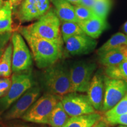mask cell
<instances>
[{"label":"cell","mask_w":127,"mask_h":127,"mask_svg":"<svg viewBox=\"0 0 127 127\" xmlns=\"http://www.w3.org/2000/svg\"><path fill=\"white\" fill-rule=\"evenodd\" d=\"M19 32L27 42L38 68L50 67L63 56V42L38 37L31 34L26 27L20 28Z\"/></svg>","instance_id":"1"},{"label":"cell","mask_w":127,"mask_h":127,"mask_svg":"<svg viewBox=\"0 0 127 127\" xmlns=\"http://www.w3.org/2000/svg\"><path fill=\"white\" fill-rule=\"evenodd\" d=\"M41 82L48 93L62 96L72 92L69 69L63 64L55 63L47 68L41 75Z\"/></svg>","instance_id":"2"},{"label":"cell","mask_w":127,"mask_h":127,"mask_svg":"<svg viewBox=\"0 0 127 127\" xmlns=\"http://www.w3.org/2000/svg\"><path fill=\"white\" fill-rule=\"evenodd\" d=\"M26 28L31 34L38 37L63 42L60 20L53 9L50 8L36 22Z\"/></svg>","instance_id":"3"},{"label":"cell","mask_w":127,"mask_h":127,"mask_svg":"<svg viewBox=\"0 0 127 127\" xmlns=\"http://www.w3.org/2000/svg\"><path fill=\"white\" fill-rule=\"evenodd\" d=\"M11 79V85L8 92L0 99V113L1 114L7 111L25 92L35 85L31 69L13 73Z\"/></svg>","instance_id":"4"},{"label":"cell","mask_w":127,"mask_h":127,"mask_svg":"<svg viewBox=\"0 0 127 127\" xmlns=\"http://www.w3.org/2000/svg\"><path fill=\"white\" fill-rule=\"evenodd\" d=\"M62 96L47 93L39 98L21 117L27 122L48 124L51 112Z\"/></svg>","instance_id":"5"},{"label":"cell","mask_w":127,"mask_h":127,"mask_svg":"<svg viewBox=\"0 0 127 127\" xmlns=\"http://www.w3.org/2000/svg\"><path fill=\"white\" fill-rule=\"evenodd\" d=\"M96 64L93 62H76L70 69V78L72 92L87 93L91 83Z\"/></svg>","instance_id":"6"},{"label":"cell","mask_w":127,"mask_h":127,"mask_svg":"<svg viewBox=\"0 0 127 127\" xmlns=\"http://www.w3.org/2000/svg\"><path fill=\"white\" fill-rule=\"evenodd\" d=\"M11 39L12 45V72H20L31 69L32 59L23 36L18 32H14Z\"/></svg>","instance_id":"7"},{"label":"cell","mask_w":127,"mask_h":127,"mask_svg":"<svg viewBox=\"0 0 127 127\" xmlns=\"http://www.w3.org/2000/svg\"><path fill=\"white\" fill-rule=\"evenodd\" d=\"M61 102L65 111L70 117L96 112L87 95L72 92L62 96Z\"/></svg>","instance_id":"8"},{"label":"cell","mask_w":127,"mask_h":127,"mask_svg":"<svg viewBox=\"0 0 127 127\" xmlns=\"http://www.w3.org/2000/svg\"><path fill=\"white\" fill-rule=\"evenodd\" d=\"M40 93V87L36 85L27 90L6 111L3 116L4 120L10 121L21 118L32 105L38 99Z\"/></svg>","instance_id":"9"},{"label":"cell","mask_w":127,"mask_h":127,"mask_svg":"<svg viewBox=\"0 0 127 127\" xmlns=\"http://www.w3.org/2000/svg\"><path fill=\"white\" fill-rule=\"evenodd\" d=\"M127 94V81L105 77V96L102 112L114 108Z\"/></svg>","instance_id":"10"},{"label":"cell","mask_w":127,"mask_h":127,"mask_svg":"<svg viewBox=\"0 0 127 127\" xmlns=\"http://www.w3.org/2000/svg\"><path fill=\"white\" fill-rule=\"evenodd\" d=\"M49 0H22L18 17L21 22L39 19L50 9Z\"/></svg>","instance_id":"11"},{"label":"cell","mask_w":127,"mask_h":127,"mask_svg":"<svg viewBox=\"0 0 127 127\" xmlns=\"http://www.w3.org/2000/svg\"><path fill=\"white\" fill-rule=\"evenodd\" d=\"M64 42L66 51L71 55L88 54L95 50L97 45L95 39L85 34L71 36Z\"/></svg>","instance_id":"12"},{"label":"cell","mask_w":127,"mask_h":127,"mask_svg":"<svg viewBox=\"0 0 127 127\" xmlns=\"http://www.w3.org/2000/svg\"><path fill=\"white\" fill-rule=\"evenodd\" d=\"M105 77L100 71L93 76L87 91V95L96 111H102L105 96Z\"/></svg>","instance_id":"13"},{"label":"cell","mask_w":127,"mask_h":127,"mask_svg":"<svg viewBox=\"0 0 127 127\" xmlns=\"http://www.w3.org/2000/svg\"><path fill=\"white\" fill-rule=\"evenodd\" d=\"M78 24L85 34L94 39L98 38L108 27L106 20L95 15L88 20L79 22Z\"/></svg>","instance_id":"14"},{"label":"cell","mask_w":127,"mask_h":127,"mask_svg":"<svg viewBox=\"0 0 127 127\" xmlns=\"http://www.w3.org/2000/svg\"><path fill=\"white\" fill-rule=\"evenodd\" d=\"M98 56L100 63L106 67L117 65L127 60V45L112 49Z\"/></svg>","instance_id":"15"},{"label":"cell","mask_w":127,"mask_h":127,"mask_svg":"<svg viewBox=\"0 0 127 127\" xmlns=\"http://www.w3.org/2000/svg\"><path fill=\"white\" fill-rule=\"evenodd\" d=\"M55 7V13L62 21H71L78 23L74 5L67 0H51Z\"/></svg>","instance_id":"16"},{"label":"cell","mask_w":127,"mask_h":127,"mask_svg":"<svg viewBox=\"0 0 127 127\" xmlns=\"http://www.w3.org/2000/svg\"><path fill=\"white\" fill-rule=\"evenodd\" d=\"M102 120V116L95 112L88 115L71 117L63 127H93L95 124Z\"/></svg>","instance_id":"17"},{"label":"cell","mask_w":127,"mask_h":127,"mask_svg":"<svg viewBox=\"0 0 127 127\" xmlns=\"http://www.w3.org/2000/svg\"><path fill=\"white\" fill-rule=\"evenodd\" d=\"M70 118L64 108L61 100L51 112L48 124L51 127H63Z\"/></svg>","instance_id":"18"},{"label":"cell","mask_w":127,"mask_h":127,"mask_svg":"<svg viewBox=\"0 0 127 127\" xmlns=\"http://www.w3.org/2000/svg\"><path fill=\"white\" fill-rule=\"evenodd\" d=\"M12 7L9 1H4L0 9V32L12 31Z\"/></svg>","instance_id":"19"},{"label":"cell","mask_w":127,"mask_h":127,"mask_svg":"<svg viewBox=\"0 0 127 127\" xmlns=\"http://www.w3.org/2000/svg\"><path fill=\"white\" fill-rule=\"evenodd\" d=\"M12 55V45L10 42L0 57V77L9 78L11 75Z\"/></svg>","instance_id":"20"},{"label":"cell","mask_w":127,"mask_h":127,"mask_svg":"<svg viewBox=\"0 0 127 127\" xmlns=\"http://www.w3.org/2000/svg\"><path fill=\"white\" fill-rule=\"evenodd\" d=\"M124 45H127V35L124 33L118 32L111 36L98 49V55H99L112 49Z\"/></svg>","instance_id":"21"},{"label":"cell","mask_w":127,"mask_h":127,"mask_svg":"<svg viewBox=\"0 0 127 127\" xmlns=\"http://www.w3.org/2000/svg\"><path fill=\"white\" fill-rule=\"evenodd\" d=\"M105 72L110 78L127 81V60L117 65L107 66Z\"/></svg>","instance_id":"22"},{"label":"cell","mask_w":127,"mask_h":127,"mask_svg":"<svg viewBox=\"0 0 127 127\" xmlns=\"http://www.w3.org/2000/svg\"><path fill=\"white\" fill-rule=\"evenodd\" d=\"M63 40L65 41L71 36L85 34L78 23L71 21H63L61 26Z\"/></svg>","instance_id":"23"},{"label":"cell","mask_w":127,"mask_h":127,"mask_svg":"<svg viewBox=\"0 0 127 127\" xmlns=\"http://www.w3.org/2000/svg\"><path fill=\"white\" fill-rule=\"evenodd\" d=\"M111 5V0H96L92 8V10L95 15L106 20Z\"/></svg>","instance_id":"24"},{"label":"cell","mask_w":127,"mask_h":127,"mask_svg":"<svg viewBox=\"0 0 127 127\" xmlns=\"http://www.w3.org/2000/svg\"><path fill=\"white\" fill-rule=\"evenodd\" d=\"M127 113V94L114 108L104 113L105 120L114 118Z\"/></svg>","instance_id":"25"},{"label":"cell","mask_w":127,"mask_h":127,"mask_svg":"<svg viewBox=\"0 0 127 127\" xmlns=\"http://www.w3.org/2000/svg\"><path fill=\"white\" fill-rule=\"evenodd\" d=\"M74 8L75 15L79 22L88 20L95 15L91 8L82 5L80 4L74 5Z\"/></svg>","instance_id":"26"},{"label":"cell","mask_w":127,"mask_h":127,"mask_svg":"<svg viewBox=\"0 0 127 127\" xmlns=\"http://www.w3.org/2000/svg\"><path fill=\"white\" fill-rule=\"evenodd\" d=\"M12 34V32H0V57L9 44Z\"/></svg>","instance_id":"27"},{"label":"cell","mask_w":127,"mask_h":127,"mask_svg":"<svg viewBox=\"0 0 127 127\" xmlns=\"http://www.w3.org/2000/svg\"><path fill=\"white\" fill-rule=\"evenodd\" d=\"M11 85V79L9 78L0 77V99L7 95Z\"/></svg>","instance_id":"28"},{"label":"cell","mask_w":127,"mask_h":127,"mask_svg":"<svg viewBox=\"0 0 127 127\" xmlns=\"http://www.w3.org/2000/svg\"><path fill=\"white\" fill-rule=\"evenodd\" d=\"M104 121L107 124V125H109L111 126H114V125H127V113L122 114V115L115 117L114 118Z\"/></svg>","instance_id":"29"},{"label":"cell","mask_w":127,"mask_h":127,"mask_svg":"<svg viewBox=\"0 0 127 127\" xmlns=\"http://www.w3.org/2000/svg\"><path fill=\"white\" fill-rule=\"evenodd\" d=\"M95 1L96 0H81L80 4L92 9Z\"/></svg>","instance_id":"30"},{"label":"cell","mask_w":127,"mask_h":127,"mask_svg":"<svg viewBox=\"0 0 127 127\" xmlns=\"http://www.w3.org/2000/svg\"><path fill=\"white\" fill-rule=\"evenodd\" d=\"M21 1H22V0H11L10 2H9L11 4L12 7L14 8V7H17V6L20 5Z\"/></svg>","instance_id":"31"},{"label":"cell","mask_w":127,"mask_h":127,"mask_svg":"<svg viewBox=\"0 0 127 127\" xmlns=\"http://www.w3.org/2000/svg\"><path fill=\"white\" fill-rule=\"evenodd\" d=\"M99 127H108V125L105 121L102 120L99 121Z\"/></svg>","instance_id":"32"},{"label":"cell","mask_w":127,"mask_h":127,"mask_svg":"<svg viewBox=\"0 0 127 127\" xmlns=\"http://www.w3.org/2000/svg\"><path fill=\"white\" fill-rule=\"evenodd\" d=\"M122 30L124 32V34H125L127 35V21L124 23V24L123 25Z\"/></svg>","instance_id":"33"},{"label":"cell","mask_w":127,"mask_h":127,"mask_svg":"<svg viewBox=\"0 0 127 127\" xmlns=\"http://www.w3.org/2000/svg\"><path fill=\"white\" fill-rule=\"evenodd\" d=\"M68 2L74 5L79 4L81 3V0H67Z\"/></svg>","instance_id":"34"},{"label":"cell","mask_w":127,"mask_h":127,"mask_svg":"<svg viewBox=\"0 0 127 127\" xmlns=\"http://www.w3.org/2000/svg\"><path fill=\"white\" fill-rule=\"evenodd\" d=\"M12 127H30L29 126H27V125H14Z\"/></svg>","instance_id":"35"},{"label":"cell","mask_w":127,"mask_h":127,"mask_svg":"<svg viewBox=\"0 0 127 127\" xmlns=\"http://www.w3.org/2000/svg\"><path fill=\"white\" fill-rule=\"evenodd\" d=\"M4 0H0V9L2 8V7L3 6V5L4 4Z\"/></svg>","instance_id":"36"},{"label":"cell","mask_w":127,"mask_h":127,"mask_svg":"<svg viewBox=\"0 0 127 127\" xmlns=\"http://www.w3.org/2000/svg\"><path fill=\"white\" fill-rule=\"evenodd\" d=\"M93 127H99V121H98L97 123L95 124L94 125Z\"/></svg>","instance_id":"37"},{"label":"cell","mask_w":127,"mask_h":127,"mask_svg":"<svg viewBox=\"0 0 127 127\" xmlns=\"http://www.w3.org/2000/svg\"><path fill=\"white\" fill-rule=\"evenodd\" d=\"M116 127H127V125H118V126Z\"/></svg>","instance_id":"38"},{"label":"cell","mask_w":127,"mask_h":127,"mask_svg":"<svg viewBox=\"0 0 127 127\" xmlns=\"http://www.w3.org/2000/svg\"><path fill=\"white\" fill-rule=\"evenodd\" d=\"M0 127H3L2 125H0Z\"/></svg>","instance_id":"39"},{"label":"cell","mask_w":127,"mask_h":127,"mask_svg":"<svg viewBox=\"0 0 127 127\" xmlns=\"http://www.w3.org/2000/svg\"><path fill=\"white\" fill-rule=\"evenodd\" d=\"M7 1H9V2H10V1H11V0H7Z\"/></svg>","instance_id":"40"},{"label":"cell","mask_w":127,"mask_h":127,"mask_svg":"<svg viewBox=\"0 0 127 127\" xmlns=\"http://www.w3.org/2000/svg\"><path fill=\"white\" fill-rule=\"evenodd\" d=\"M0 119H1V118H0Z\"/></svg>","instance_id":"41"}]
</instances>
